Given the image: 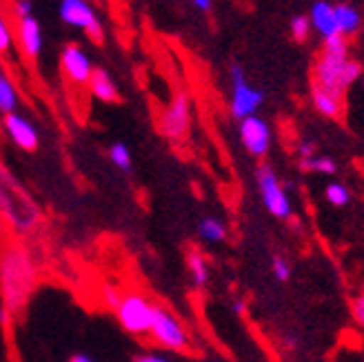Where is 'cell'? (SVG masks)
I'll use <instances>...</instances> for the list:
<instances>
[{"mask_svg": "<svg viewBox=\"0 0 364 362\" xmlns=\"http://www.w3.org/2000/svg\"><path fill=\"white\" fill-rule=\"evenodd\" d=\"M14 11H16V18H29L33 16V5H31V0H16V5H14Z\"/></svg>", "mask_w": 364, "mask_h": 362, "instance_id": "obj_30", "label": "cell"}, {"mask_svg": "<svg viewBox=\"0 0 364 362\" xmlns=\"http://www.w3.org/2000/svg\"><path fill=\"white\" fill-rule=\"evenodd\" d=\"M311 102L316 107V112H320L326 118H340L344 112V98L324 92V89L311 85Z\"/></svg>", "mask_w": 364, "mask_h": 362, "instance_id": "obj_16", "label": "cell"}, {"mask_svg": "<svg viewBox=\"0 0 364 362\" xmlns=\"http://www.w3.org/2000/svg\"><path fill=\"white\" fill-rule=\"evenodd\" d=\"M18 107V94H16V87L11 82V78L0 69V114L7 116L14 114Z\"/></svg>", "mask_w": 364, "mask_h": 362, "instance_id": "obj_20", "label": "cell"}, {"mask_svg": "<svg viewBox=\"0 0 364 362\" xmlns=\"http://www.w3.org/2000/svg\"><path fill=\"white\" fill-rule=\"evenodd\" d=\"M69 362H98L96 358H91V356H87V353H76V356H71L69 358Z\"/></svg>", "mask_w": 364, "mask_h": 362, "instance_id": "obj_34", "label": "cell"}, {"mask_svg": "<svg viewBox=\"0 0 364 362\" xmlns=\"http://www.w3.org/2000/svg\"><path fill=\"white\" fill-rule=\"evenodd\" d=\"M33 287L36 269L29 253L18 245L5 247L0 251V294H3V304L14 316L27 304Z\"/></svg>", "mask_w": 364, "mask_h": 362, "instance_id": "obj_1", "label": "cell"}, {"mask_svg": "<svg viewBox=\"0 0 364 362\" xmlns=\"http://www.w3.org/2000/svg\"><path fill=\"white\" fill-rule=\"evenodd\" d=\"M298 165H300L302 171H314V174H322V176H333L338 171V165H336L333 158L318 156V154L298 160Z\"/></svg>", "mask_w": 364, "mask_h": 362, "instance_id": "obj_21", "label": "cell"}, {"mask_svg": "<svg viewBox=\"0 0 364 362\" xmlns=\"http://www.w3.org/2000/svg\"><path fill=\"white\" fill-rule=\"evenodd\" d=\"M322 53H326V56H349V38H344V36L324 38Z\"/></svg>", "mask_w": 364, "mask_h": 362, "instance_id": "obj_24", "label": "cell"}, {"mask_svg": "<svg viewBox=\"0 0 364 362\" xmlns=\"http://www.w3.org/2000/svg\"><path fill=\"white\" fill-rule=\"evenodd\" d=\"M132 362H171V360L165 358V356H160V353H140Z\"/></svg>", "mask_w": 364, "mask_h": 362, "instance_id": "obj_32", "label": "cell"}, {"mask_svg": "<svg viewBox=\"0 0 364 362\" xmlns=\"http://www.w3.org/2000/svg\"><path fill=\"white\" fill-rule=\"evenodd\" d=\"M240 140L253 158H264L271 147V127L258 114L249 116L240 120Z\"/></svg>", "mask_w": 364, "mask_h": 362, "instance_id": "obj_10", "label": "cell"}, {"mask_svg": "<svg viewBox=\"0 0 364 362\" xmlns=\"http://www.w3.org/2000/svg\"><path fill=\"white\" fill-rule=\"evenodd\" d=\"M362 76L360 63L351 60L349 56H326L320 53V58L314 65V80L311 85L324 89V92L344 98L347 89Z\"/></svg>", "mask_w": 364, "mask_h": 362, "instance_id": "obj_2", "label": "cell"}, {"mask_svg": "<svg viewBox=\"0 0 364 362\" xmlns=\"http://www.w3.org/2000/svg\"><path fill=\"white\" fill-rule=\"evenodd\" d=\"M5 132L7 136L11 138V142L16 147H21L23 151H36L41 144V138H38V129L18 112L14 114H7L5 116Z\"/></svg>", "mask_w": 364, "mask_h": 362, "instance_id": "obj_12", "label": "cell"}, {"mask_svg": "<svg viewBox=\"0 0 364 362\" xmlns=\"http://www.w3.org/2000/svg\"><path fill=\"white\" fill-rule=\"evenodd\" d=\"M9 49H11V29L5 18L0 16V53H9Z\"/></svg>", "mask_w": 364, "mask_h": 362, "instance_id": "obj_29", "label": "cell"}, {"mask_svg": "<svg viewBox=\"0 0 364 362\" xmlns=\"http://www.w3.org/2000/svg\"><path fill=\"white\" fill-rule=\"evenodd\" d=\"M271 271H273V276H276L280 282H287L291 278V265L282 256H276V258L271 260Z\"/></svg>", "mask_w": 364, "mask_h": 362, "instance_id": "obj_27", "label": "cell"}, {"mask_svg": "<svg viewBox=\"0 0 364 362\" xmlns=\"http://www.w3.org/2000/svg\"><path fill=\"white\" fill-rule=\"evenodd\" d=\"M191 124V100L187 94H176L169 107L160 116V132L169 140L185 138Z\"/></svg>", "mask_w": 364, "mask_h": 362, "instance_id": "obj_9", "label": "cell"}, {"mask_svg": "<svg viewBox=\"0 0 364 362\" xmlns=\"http://www.w3.org/2000/svg\"><path fill=\"white\" fill-rule=\"evenodd\" d=\"M11 318H14V314L7 309L5 304H0V324H3V327H9V324H11Z\"/></svg>", "mask_w": 364, "mask_h": 362, "instance_id": "obj_33", "label": "cell"}, {"mask_svg": "<svg viewBox=\"0 0 364 362\" xmlns=\"http://www.w3.org/2000/svg\"><path fill=\"white\" fill-rule=\"evenodd\" d=\"M362 76H364V69H362Z\"/></svg>", "mask_w": 364, "mask_h": 362, "instance_id": "obj_37", "label": "cell"}, {"mask_svg": "<svg viewBox=\"0 0 364 362\" xmlns=\"http://www.w3.org/2000/svg\"><path fill=\"white\" fill-rule=\"evenodd\" d=\"M289 29L298 43H304L309 38V33H311V21H309V16H294L291 18Z\"/></svg>", "mask_w": 364, "mask_h": 362, "instance_id": "obj_25", "label": "cell"}, {"mask_svg": "<svg viewBox=\"0 0 364 362\" xmlns=\"http://www.w3.org/2000/svg\"><path fill=\"white\" fill-rule=\"evenodd\" d=\"M149 336L154 338L156 345H160L167 351L189 353L193 349V342H191L187 327L167 309V307H162V304H156V309H154Z\"/></svg>", "mask_w": 364, "mask_h": 362, "instance_id": "obj_4", "label": "cell"}, {"mask_svg": "<svg viewBox=\"0 0 364 362\" xmlns=\"http://www.w3.org/2000/svg\"><path fill=\"white\" fill-rule=\"evenodd\" d=\"M87 85L91 89V94H94V98H98L102 102H116L118 100V87L105 69L91 71V78Z\"/></svg>", "mask_w": 364, "mask_h": 362, "instance_id": "obj_15", "label": "cell"}, {"mask_svg": "<svg viewBox=\"0 0 364 362\" xmlns=\"http://www.w3.org/2000/svg\"><path fill=\"white\" fill-rule=\"evenodd\" d=\"M154 309H156V304L149 298H144L142 294H129V296H124L122 302L118 304L116 316H118L120 327L127 334L147 336L151 329Z\"/></svg>", "mask_w": 364, "mask_h": 362, "instance_id": "obj_6", "label": "cell"}, {"mask_svg": "<svg viewBox=\"0 0 364 362\" xmlns=\"http://www.w3.org/2000/svg\"><path fill=\"white\" fill-rule=\"evenodd\" d=\"M109 160H112L120 171H132V151L124 142H114L112 147H109Z\"/></svg>", "mask_w": 364, "mask_h": 362, "instance_id": "obj_22", "label": "cell"}, {"mask_svg": "<svg viewBox=\"0 0 364 362\" xmlns=\"http://www.w3.org/2000/svg\"><path fill=\"white\" fill-rule=\"evenodd\" d=\"M333 14H336V23H338V33L349 38V36L358 33L362 27V14L347 3H338L333 5Z\"/></svg>", "mask_w": 364, "mask_h": 362, "instance_id": "obj_17", "label": "cell"}, {"mask_svg": "<svg viewBox=\"0 0 364 362\" xmlns=\"http://www.w3.org/2000/svg\"><path fill=\"white\" fill-rule=\"evenodd\" d=\"M60 65H63L65 76L71 82H76V85H87L89 78H91V71H94L91 58L85 53V49L78 47V45H67L63 49Z\"/></svg>", "mask_w": 364, "mask_h": 362, "instance_id": "obj_11", "label": "cell"}, {"mask_svg": "<svg viewBox=\"0 0 364 362\" xmlns=\"http://www.w3.org/2000/svg\"><path fill=\"white\" fill-rule=\"evenodd\" d=\"M60 18L65 25H71L76 29H82L91 41H102V23L87 0H63L60 3Z\"/></svg>", "mask_w": 364, "mask_h": 362, "instance_id": "obj_8", "label": "cell"}, {"mask_svg": "<svg viewBox=\"0 0 364 362\" xmlns=\"http://www.w3.org/2000/svg\"><path fill=\"white\" fill-rule=\"evenodd\" d=\"M187 269H189L191 282L198 289H205L207 282H209V262H207V258L198 249H191L187 253Z\"/></svg>", "mask_w": 364, "mask_h": 362, "instance_id": "obj_19", "label": "cell"}, {"mask_svg": "<svg viewBox=\"0 0 364 362\" xmlns=\"http://www.w3.org/2000/svg\"><path fill=\"white\" fill-rule=\"evenodd\" d=\"M256 183L262 196V203L267 207V211L273 215V218H280V220H291L294 215V207H291L289 196L280 183L278 174L273 171L269 165H260L256 171Z\"/></svg>", "mask_w": 364, "mask_h": 362, "instance_id": "obj_7", "label": "cell"}, {"mask_svg": "<svg viewBox=\"0 0 364 362\" xmlns=\"http://www.w3.org/2000/svg\"><path fill=\"white\" fill-rule=\"evenodd\" d=\"M296 154H298V160H302V158H309V156H314V154H316L314 142L302 140V142L298 144V147H296Z\"/></svg>", "mask_w": 364, "mask_h": 362, "instance_id": "obj_31", "label": "cell"}, {"mask_svg": "<svg viewBox=\"0 0 364 362\" xmlns=\"http://www.w3.org/2000/svg\"><path fill=\"white\" fill-rule=\"evenodd\" d=\"M233 312L235 314H242L245 312V302L242 300H233Z\"/></svg>", "mask_w": 364, "mask_h": 362, "instance_id": "obj_36", "label": "cell"}, {"mask_svg": "<svg viewBox=\"0 0 364 362\" xmlns=\"http://www.w3.org/2000/svg\"><path fill=\"white\" fill-rule=\"evenodd\" d=\"M309 21H311V27L322 36V38L340 36L338 33V23H336V14H333V5H329L326 0H318V3L311 5Z\"/></svg>", "mask_w": 364, "mask_h": 362, "instance_id": "obj_14", "label": "cell"}, {"mask_svg": "<svg viewBox=\"0 0 364 362\" xmlns=\"http://www.w3.org/2000/svg\"><path fill=\"white\" fill-rule=\"evenodd\" d=\"M227 236H229L227 225L220 218H213V215H209V218H203L198 223V238L203 243L220 245V243L227 240Z\"/></svg>", "mask_w": 364, "mask_h": 362, "instance_id": "obj_18", "label": "cell"}, {"mask_svg": "<svg viewBox=\"0 0 364 362\" xmlns=\"http://www.w3.org/2000/svg\"><path fill=\"white\" fill-rule=\"evenodd\" d=\"M0 213L16 231H29L38 225V211L27 201V196L16 187L11 176L0 167Z\"/></svg>", "mask_w": 364, "mask_h": 362, "instance_id": "obj_3", "label": "cell"}, {"mask_svg": "<svg viewBox=\"0 0 364 362\" xmlns=\"http://www.w3.org/2000/svg\"><path fill=\"white\" fill-rule=\"evenodd\" d=\"M229 80H231V98H229L231 116L235 120H245L249 116H256L260 105L264 102V94L247 80L240 65H231Z\"/></svg>", "mask_w": 364, "mask_h": 362, "instance_id": "obj_5", "label": "cell"}, {"mask_svg": "<svg viewBox=\"0 0 364 362\" xmlns=\"http://www.w3.org/2000/svg\"><path fill=\"white\" fill-rule=\"evenodd\" d=\"M326 201H329L333 207H347L351 203V191L349 187H344L342 183H329L324 189Z\"/></svg>", "mask_w": 364, "mask_h": 362, "instance_id": "obj_23", "label": "cell"}, {"mask_svg": "<svg viewBox=\"0 0 364 362\" xmlns=\"http://www.w3.org/2000/svg\"><path fill=\"white\" fill-rule=\"evenodd\" d=\"M18 41H21V47L23 51L27 53L29 58H36L43 49V29H41V23L36 21L33 16L29 18H23L21 23H18Z\"/></svg>", "mask_w": 364, "mask_h": 362, "instance_id": "obj_13", "label": "cell"}, {"mask_svg": "<svg viewBox=\"0 0 364 362\" xmlns=\"http://www.w3.org/2000/svg\"><path fill=\"white\" fill-rule=\"evenodd\" d=\"M191 3H193L200 11H209V9H211V0H191Z\"/></svg>", "mask_w": 364, "mask_h": 362, "instance_id": "obj_35", "label": "cell"}, {"mask_svg": "<svg viewBox=\"0 0 364 362\" xmlns=\"http://www.w3.org/2000/svg\"><path fill=\"white\" fill-rule=\"evenodd\" d=\"M351 316H353V320L360 324V327L364 329V284L360 287V292L351 300Z\"/></svg>", "mask_w": 364, "mask_h": 362, "instance_id": "obj_26", "label": "cell"}, {"mask_svg": "<svg viewBox=\"0 0 364 362\" xmlns=\"http://www.w3.org/2000/svg\"><path fill=\"white\" fill-rule=\"evenodd\" d=\"M102 298H105V302L109 304V309H118V304L122 302V298H124V294L120 292V289H116V287H112V284H107L105 289H102Z\"/></svg>", "mask_w": 364, "mask_h": 362, "instance_id": "obj_28", "label": "cell"}]
</instances>
